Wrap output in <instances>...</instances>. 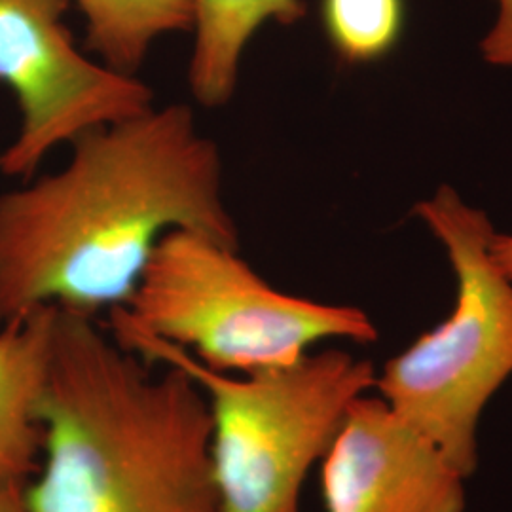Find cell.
<instances>
[{"label": "cell", "instance_id": "8fae6325", "mask_svg": "<svg viewBox=\"0 0 512 512\" xmlns=\"http://www.w3.org/2000/svg\"><path fill=\"white\" fill-rule=\"evenodd\" d=\"M321 19L332 50L349 65L389 54L404 25V0H321Z\"/></svg>", "mask_w": 512, "mask_h": 512}, {"label": "cell", "instance_id": "277c9868", "mask_svg": "<svg viewBox=\"0 0 512 512\" xmlns=\"http://www.w3.org/2000/svg\"><path fill=\"white\" fill-rule=\"evenodd\" d=\"M238 251L198 232L171 230L120 310L203 365L238 376L296 365L323 340H378L365 311L281 293Z\"/></svg>", "mask_w": 512, "mask_h": 512}, {"label": "cell", "instance_id": "30bf717a", "mask_svg": "<svg viewBox=\"0 0 512 512\" xmlns=\"http://www.w3.org/2000/svg\"><path fill=\"white\" fill-rule=\"evenodd\" d=\"M86 19V50L137 76L158 38L192 33L194 0H73Z\"/></svg>", "mask_w": 512, "mask_h": 512}, {"label": "cell", "instance_id": "52a82bcc", "mask_svg": "<svg viewBox=\"0 0 512 512\" xmlns=\"http://www.w3.org/2000/svg\"><path fill=\"white\" fill-rule=\"evenodd\" d=\"M325 512H463L465 476L382 397L361 395L321 459Z\"/></svg>", "mask_w": 512, "mask_h": 512}, {"label": "cell", "instance_id": "8992f818", "mask_svg": "<svg viewBox=\"0 0 512 512\" xmlns=\"http://www.w3.org/2000/svg\"><path fill=\"white\" fill-rule=\"evenodd\" d=\"M73 0H0V84L18 103L19 131L0 154V171L23 183L46 156L154 107L139 76L84 54L65 25Z\"/></svg>", "mask_w": 512, "mask_h": 512}, {"label": "cell", "instance_id": "7a4b0ae2", "mask_svg": "<svg viewBox=\"0 0 512 512\" xmlns=\"http://www.w3.org/2000/svg\"><path fill=\"white\" fill-rule=\"evenodd\" d=\"M40 421L27 511L220 512L200 385L175 366L154 374L95 317L57 306Z\"/></svg>", "mask_w": 512, "mask_h": 512}, {"label": "cell", "instance_id": "ba28073f", "mask_svg": "<svg viewBox=\"0 0 512 512\" xmlns=\"http://www.w3.org/2000/svg\"><path fill=\"white\" fill-rule=\"evenodd\" d=\"M55 323L57 306H40L0 329V482L27 484L40 467Z\"/></svg>", "mask_w": 512, "mask_h": 512}, {"label": "cell", "instance_id": "7c38bea8", "mask_svg": "<svg viewBox=\"0 0 512 512\" xmlns=\"http://www.w3.org/2000/svg\"><path fill=\"white\" fill-rule=\"evenodd\" d=\"M497 16L492 29L480 42L484 61L497 67H512V0H495Z\"/></svg>", "mask_w": 512, "mask_h": 512}, {"label": "cell", "instance_id": "3957f363", "mask_svg": "<svg viewBox=\"0 0 512 512\" xmlns=\"http://www.w3.org/2000/svg\"><path fill=\"white\" fill-rule=\"evenodd\" d=\"M110 332L147 363L175 366L209 404L211 463L220 512H302L300 492L327 454L349 404L376 385V370L344 349L306 355L287 368L249 376L217 372L186 349L110 310Z\"/></svg>", "mask_w": 512, "mask_h": 512}, {"label": "cell", "instance_id": "5b68a950", "mask_svg": "<svg viewBox=\"0 0 512 512\" xmlns=\"http://www.w3.org/2000/svg\"><path fill=\"white\" fill-rule=\"evenodd\" d=\"M416 213L442 241L458 279L456 308L385 363L376 389L465 478L478 467V423L512 376V281L490 253L492 222L442 186Z\"/></svg>", "mask_w": 512, "mask_h": 512}, {"label": "cell", "instance_id": "6da1fadb", "mask_svg": "<svg viewBox=\"0 0 512 512\" xmlns=\"http://www.w3.org/2000/svg\"><path fill=\"white\" fill-rule=\"evenodd\" d=\"M71 147L61 171L0 196V329L40 306H126L171 230L239 249L219 145L188 105H154Z\"/></svg>", "mask_w": 512, "mask_h": 512}, {"label": "cell", "instance_id": "9c48e42d", "mask_svg": "<svg viewBox=\"0 0 512 512\" xmlns=\"http://www.w3.org/2000/svg\"><path fill=\"white\" fill-rule=\"evenodd\" d=\"M304 0H194V48L188 90L207 109H219L238 90L247 44L270 21L294 25L306 18Z\"/></svg>", "mask_w": 512, "mask_h": 512}, {"label": "cell", "instance_id": "5bb4252c", "mask_svg": "<svg viewBox=\"0 0 512 512\" xmlns=\"http://www.w3.org/2000/svg\"><path fill=\"white\" fill-rule=\"evenodd\" d=\"M490 253L499 270L512 281V236L494 234L490 241Z\"/></svg>", "mask_w": 512, "mask_h": 512}, {"label": "cell", "instance_id": "4fadbf2b", "mask_svg": "<svg viewBox=\"0 0 512 512\" xmlns=\"http://www.w3.org/2000/svg\"><path fill=\"white\" fill-rule=\"evenodd\" d=\"M0 512H29L25 505V484L0 482Z\"/></svg>", "mask_w": 512, "mask_h": 512}]
</instances>
